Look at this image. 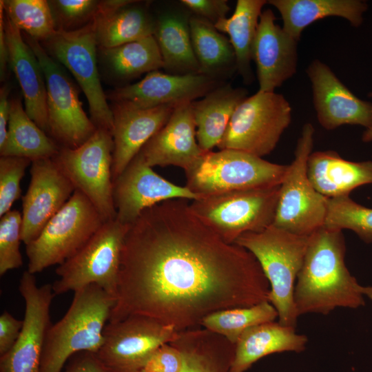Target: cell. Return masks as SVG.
Returning a JSON list of instances; mask_svg holds the SVG:
<instances>
[{"mask_svg": "<svg viewBox=\"0 0 372 372\" xmlns=\"http://www.w3.org/2000/svg\"><path fill=\"white\" fill-rule=\"evenodd\" d=\"M61 17L68 23L93 18L99 1L94 0H56L52 1Z\"/></svg>", "mask_w": 372, "mask_h": 372, "instance_id": "cell-41", "label": "cell"}, {"mask_svg": "<svg viewBox=\"0 0 372 372\" xmlns=\"http://www.w3.org/2000/svg\"><path fill=\"white\" fill-rule=\"evenodd\" d=\"M44 41L45 50L69 70L84 92L94 125L112 133L113 114L100 82L96 59L97 41L92 19L76 30L60 28Z\"/></svg>", "mask_w": 372, "mask_h": 372, "instance_id": "cell-13", "label": "cell"}, {"mask_svg": "<svg viewBox=\"0 0 372 372\" xmlns=\"http://www.w3.org/2000/svg\"><path fill=\"white\" fill-rule=\"evenodd\" d=\"M288 165L273 163L236 149L204 152L185 171L186 187L198 198L280 185Z\"/></svg>", "mask_w": 372, "mask_h": 372, "instance_id": "cell-5", "label": "cell"}, {"mask_svg": "<svg viewBox=\"0 0 372 372\" xmlns=\"http://www.w3.org/2000/svg\"><path fill=\"white\" fill-rule=\"evenodd\" d=\"M30 182L22 198L21 240L26 245L70 199L75 188L52 158L34 161Z\"/></svg>", "mask_w": 372, "mask_h": 372, "instance_id": "cell-18", "label": "cell"}, {"mask_svg": "<svg viewBox=\"0 0 372 372\" xmlns=\"http://www.w3.org/2000/svg\"><path fill=\"white\" fill-rule=\"evenodd\" d=\"M278 318L275 307L269 301H264L251 307L230 308L212 313L202 320L200 327L236 344L249 328L276 321Z\"/></svg>", "mask_w": 372, "mask_h": 372, "instance_id": "cell-35", "label": "cell"}, {"mask_svg": "<svg viewBox=\"0 0 372 372\" xmlns=\"http://www.w3.org/2000/svg\"><path fill=\"white\" fill-rule=\"evenodd\" d=\"M192 44L200 73L215 77L233 65L236 56L229 40L211 22L198 17L189 18Z\"/></svg>", "mask_w": 372, "mask_h": 372, "instance_id": "cell-33", "label": "cell"}, {"mask_svg": "<svg viewBox=\"0 0 372 372\" xmlns=\"http://www.w3.org/2000/svg\"><path fill=\"white\" fill-rule=\"evenodd\" d=\"M61 146L28 115L20 99L10 101V115L1 156L27 158L32 161L53 158Z\"/></svg>", "mask_w": 372, "mask_h": 372, "instance_id": "cell-31", "label": "cell"}, {"mask_svg": "<svg viewBox=\"0 0 372 372\" xmlns=\"http://www.w3.org/2000/svg\"><path fill=\"white\" fill-rule=\"evenodd\" d=\"M136 1H99L92 19L97 44L108 49L154 35L155 21L145 10L131 6Z\"/></svg>", "mask_w": 372, "mask_h": 372, "instance_id": "cell-24", "label": "cell"}, {"mask_svg": "<svg viewBox=\"0 0 372 372\" xmlns=\"http://www.w3.org/2000/svg\"><path fill=\"white\" fill-rule=\"evenodd\" d=\"M247 94L246 90L227 84L216 86L201 99L192 102L196 140L203 152L218 145L235 110Z\"/></svg>", "mask_w": 372, "mask_h": 372, "instance_id": "cell-28", "label": "cell"}, {"mask_svg": "<svg viewBox=\"0 0 372 372\" xmlns=\"http://www.w3.org/2000/svg\"><path fill=\"white\" fill-rule=\"evenodd\" d=\"M10 64L9 52L6 41L4 25V10L2 1H0V76L3 81L6 76L8 64Z\"/></svg>", "mask_w": 372, "mask_h": 372, "instance_id": "cell-46", "label": "cell"}, {"mask_svg": "<svg viewBox=\"0 0 372 372\" xmlns=\"http://www.w3.org/2000/svg\"><path fill=\"white\" fill-rule=\"evenodd\" d=\"M181 3L214 25L220 19L226 18L230 10L227 0H181Z\"/></svg>", "mask_w": 372, "mask_h": 372, "instance_id": "cell-42", "label": "cell"}, {"mask_svg": "<svg viewBox=\"0 0 372 372\" xmlns=\"http://www.w3.org/2000/svg\"><path fill=\"white\" fill-rule=\"evenodd\" d=\"M19 291L25 302L20 335L12 347L0 357V372H40L41 355L50 327V309L55 296L52 286H39L34 274L25 271Z\"/></svg>", "mask_w": 372, "mask_h": 372, "instance_id": "cell-15", "label": "cell"}, {"mask_svg": "<svg viewBox=\"0 0 372 372\" xmlns=\"http://www.w3.org/2000/svg\"><path fill=\"white\" fill-rule=\"evenodd\" d=\"M280 185L232 191L192 200V211L225 242L273 224Z\"/></svg>", "mask_w": 372, "mask_h": 372, "instance_id": "cell-6", "label": "cell"}, {"mask_svg": "<svg viewBox=\"0 0 372 372\" xmlns=\"http://www.w3.org/2000/svg\"><path fill=\"white\" fill-rule=\"evenodd\" d=\"M362 293L363 296H367L372 301V286H362Z\"/></svg>", "mask_w": 372, "mask_h": 372, "instance_id": "cell-48", "label": "cell"}, {"mask_svg": "<svg viewBox=\"0 0 372 372\" xmlns=\"http://www.w3.org/2000/svg\"><path fill=\"white\" fill-rule=\"evenodd\" d=\"M113 150L112 133L97 129L81 146L61 147L52 158L75 189L91 201L104 222L116 216L113 198Z\"/></svg>", "mask_w": 372, "mask_h": 372, "instance_id": "cell-11", "label": "cell"}, {"mask_svg": "<svg viewBox=\"0 0 372 372\" xmlns=\"http://www.w3.org/2000/svg\"><path fill=\"white\" fill-rule=\"evenodd\" d=\"M176 106L136 109L113 103L112 178L121 174L143 147L167 122Z\"/></svg>", "mask_w": 372, "mask_h": 372, "instance_id": "cell-22", "label": "cell"}, {"mask_svg": "<svg viewBox=\"0 0 372 372\" xmlns=\"http://www.w3.org/2000/svg\"><path fill=\"white\" fill-rule=\"evenodd\" d=\"M32 161L14 156H0V217L11 210L21 194V181Z\"/></svg>", "mask_w": 372, "mask_h": 372, "instance_id": "cell-39", "label": "cell"}, {"mask_svg": "<svg viewBox=\"0 0 372 372\" xmlns=\"http://www.w3.org/2000/svg\"><path fill=\"white\" fill-rule=\"evenodd\" d=\"M291 121V107L282 94L258 91L235 110L217 146L258 157L270 154Z\"/></svg>", "mask_w": 372, "mask_h": 372, "instance_id": "cell-10", "label": "cell"}, {"mask_svg": "<svg viewBox=\"0 0 372 372\" xmlns=\"http://www.w3.org/2000/svg\"><path fill=\"white\" fill-rule=\"evenodd\" d=\"M10 65L24 98L29 117L50 136L47 90L43 70L34 52L19 30L4 13Z\"/></svg>", "mask_w": 372, "mask_h": 372, "instance_id": "cell-23", "label": "cell"}, {"mask_svg": "<svg viewBox=\"0 0 372 372\" xmlns=\"http://www.w3.org/2000/svg\"><path fill=\"white\" fill-rule=\"evenodd\" d=\"M177 333L152 318L130 316L107 322L103 344L95 355L111 372H139L150 355L172 342Z\"/></svg>", "mask_w": 372, "mask_h": 372, "instance_id": "cell-14", "label": "cell"}, {"mask_svg": "<svg viewBox=\"0 0 372 372\" xmlns=\"http://www.w3.org/2000/svg\"><path fill=\"white\" fill-rule=\"evenodd\" d=\"M116 298L91 285L74 292L64 316L49 328L43 349L40 372H61L66 362L81 352L96 353Z\"/></svg>", "mask_w": 372, "mask_h": 372, "instance_id": "cell-3", "label": "cell"}, {"mask_svg": "<svg viewBox=\"0 0 372 372\" xmlns=\"http://www.w3.org/2000/svg\"><path fill=\"white\" fill-rule=\"evenodd\" d=\"M265 0H238L233 14L218 20L215 28L229 35L234 50L236 68L245 83L253 81L251 69L253 46Z\"/></svg>", "mask_w": 372, "mask_h": 372, "instance_id": "cell-32", "label": "cell"}, {"mask_svg": "<svg viewBox=\"0 0 372 372\" xmlns=\"http://www.w3.org/2000/svg\"><path fill=\"white\" fill-rule=\"evenodd\" d=\"M189 18L183 13L168 12L156 21L154 36L164 69L174 74L200 73L192 44Z\"/></svg>", "mask_w": 372, "mask_h": 372, "instance_id": "cell-30", "label": "cell"}, {"mask_svg": "<svg viewBox=\"0 0 372 372\" xmlns=\"http://www.w3.org/2000/svg\"><path fill=\"white\" fill-rule=\"evenodd\" d=\"M309 236L296 234L273 225L259 232L240 236L234 243L250 251L269 281L268 301L278 313V322L296 328L295 281L302 267Z\"/></svg>", "mask_w": 372, "mask_h": 372, "instance_id": "cell-4", "label": "cell"}, {"mask_svg": "<svg viewBox=\"0 0 372 372\" xmlns=\"http://www.w3.org/2000/svg\"><path fill=\"white\" fill-rule=\"evenodd\" d=\"M180 352L170 343L159 347L147 359L139 372H179Z\"/></svg>", "mask_w": 372, "mask_h": 372, "instance_id": "cell-40", "label": "cell"}, {"mask_svg": "<svg viewBox=\"0 0 372 372\" xmlns=\"http://www.w3.org/2000/svg\"><path fill=\"white\" fill-rule=\"evenodd\" d=\"M23 320H18L8 311L0 316V357L8 353L17 342L22 327Z\"/></svg>", "mask_w": 372, "mask_h": 372, "instance_id": "cell-43", "label": "cell"}, {"mask_svg": "<svg viewBox=\"0 0 372 372\" xmlns=\"http://www.w3.org/2000/svg\"><path fill=\"white\" fill-rule=\"evenodd\" d=\"M308 338L296 328L278 321L265 322L245 331L235 344L234 358L229 372H245L256 362L270 354L304 351Z\"/></svg>", "mask_w": 372, "mask_h": 372, "instance_id": "cell-26", "label": "cell"}, {"mask_svg": "<svg viewBox=\"0 0 372 372\" xmlns=\"http://www.w3.org/2000/svg\"><path fill=\"white\" fill-rule=\"evenodd\" d=\"M276 20L271 9L262 12L253 46L260 92H274L297 70L298 41Z\"/></svg>", "mask_w": 372, "mask_h": 372, "instance_id": "cell-20", "label": "cell"}, {"mask_svg": "<svg viewBox=\"0 0 372 372\" xmlns=\"http://www.w3.org/2000/svg\"><path fill=\"white\" fill-rule=\"evenodd\" d=\"M130 225L116 218L103 223L90 239L56 269L52 284L61 295L96 285L116 298L122 250Z\"/></svg>", "mask_w": 372, "mask_h": 372, "instance_id": "cell-7", "label": "cell"}, {"mask_svg": "<svg viewBox=\"0 0 372 372\" xmlns=\"http://www.w3.org/2000/svg\"><path fill=\"white\" fill-rule=\"evenodd\" d=\"M23 37L39 60L45 77L50 136L61 147L81 146L97 128L83 109L78 89L39 41Z\"/></svg>", "mask_w": 372, "mask_h": 372, "instance_id": "cell-12", "label": "cell"}, {"mask_svg": "<svg viewBox=\"0 0 372 372\" xmlns=\"http://www.w3.org/2000/svg\"><path fill=\"white\" fill-rule=\"evenodd\" d=\"M342 231L322 227L309 236L294 289L298 317L307 313L327 315L336 308L364 305L360 285L344 262Z\"/></svg>", "mask_w": 372, "mask_h": 372, "instance_id": "cell-2", "label": "cell"}, {"mask_svg": "<svg viewBox=\"0 0 372 372\" xmlns=\"http://www.w3.org/2000/svg\"><path fill=\"white\" fill-rule=\"evenodd\" d=\"M196 140L192 102L176 106L165 125L138 153L147 165H174L187 171L204 154Z\"/></svg>", "mask_w": 372, "mask_h": 372, "instance_id": "cell-21", "label": "cell"}, {"mask_svg": "<svg viewBox=\"0 0 372 372\" xmlns=\"http://www.w3.org/2000/svg\"><path fill=\"white\" fill-rule=\"evenodd\" d=\"M317 118L322 127L334 130L344 125L372 128V103L354 95L330 68L318 59L307 69Z\"/></svg>", "mask_w": 372, "mask_h": 372, "instance_id": "cell-19", "label": "cell"}, {"mask_svg": "<svg viewBox=\"0 0 372 372\" xmlns=\"http://www.w3.org/2000/svg\"><path fill=\"white\" fill-rule=\"evenodd\" d=\"M187 200L155 205L130 225L108 322L143 316L180 331L216 311L268 301L269 283L254 256L223 240Z\"/></svg>", "mask_w": 372, "mask_h": 372, "instance_id": "cell-1", "label": "cell"}, {"mask_svg": "<svg viewBox=\"0 0 372 372\" xmlns=\"http://www.w3.org/2000/svg\"><path fill=\"white\" fill-rule=\"evenodd\" d=\"M5 14L19 30L38 41H45L56 32L55 19L45 0L1 1Z\"/></svg>", "mask_w": 372, "mask_h": 372, "instance_id": "cell-36", "label": "cell"}, {"mask_svg": "<svg viewBox=\"0 0 372 372\" xmlns=\"http://www.w3.org/2000/svg\"><path fill=\"white\" fill-rule=\"evenodd\" d=\"M63 372H111L97 358L95 353L81 352L73 358Z\"/></svg>", "mask_w": 372, "mask_h": 372, "instance_id": "cell-44", "label": "cell"}, {"mask_svg": "<svg viewBox=\"0 0 372 372\" xmlns=\"http://www.w3.org/2000/svg\"><path fill=\"white\" fill-rule=\"evenodd\" d=\"M116 219L131 225L146 209L171 199L194 200L186 186L174 184L156 173L138 154L113 182Z\"/></svg>", "mask_w": 372, "mask_h": 372, "instance_id": "cell-16", "label": "cell"}, {"mask_svg": "<svg viewBox=\"0 0 372 372\" xmlns=\"http://www.w3.org/2000/svg\"><path fill=\"white\" fill-rule=\"evenodd\" d=\"M182 356L179 372H229L235 344L205 328L178 331L169 342Z\"/></svg>", "mask_w": 372, "mask_h": 372, "instance_id": "cell-27", "label": "cell"}, {"mask_svg": "<svg viewBox=\"0 0 372 372\" xmlns=\"http://www.w3.org/2000/svg\"><path fill=\"white\" fill-rule=\"evenodd\" d=\"M349 229L364 242H372V208L361 205L349 196L329 198L324 226Z\"/></svg>", "mask_w": 372, "mask_h": 372, "instance_id": "cell-37", "label": "cell"}, {"mask_svg": "<svg viewBox=\"0 0 372 372\" xmlns=\"http://www.w3.org/2000/svg\"><path fill=\"white\" fill-rule=\"evenodd\" d=\"M307 172L314 188L327 198L349 196L355 188L372 184V161H347L331 150L311 152Z\"/></svg>", "mask_w": 372, "mask_h": 372, "instance_id": "cell-25", "label": "cell"}, {"mask_svg": "<svg viewBox=\"0 0 372 372\" xmlns=\"http://www.w3.org/2000/svg\"><path fill=\"white\" fill-rule=\"evenodd\" d=\"M105 223L91 201L75 189L40 234L25 245L28 271L35 274L74 255Z\"/></svg>", "mask_w": 372, "mask_h": 372, "instance_id": "cell-8", "label": "cell"}, {"mask_svg": "<svg viewBox=\"0 0 372 372\" xmlns=\"http://www.w3.org/2000/svg\"><path fill=\"white\" fill-rule=\"evenodd\" d=\"M315 130L305 123L298 139L294 159L280 183L273 225L290 232L310 236L324 226L329 198L309 179L307 166L313 146Z\"/></svg>", "mask_w": 372, "mask_h": 372, "instance_id": "cell-9", "label": "cell"}, {"mask_svg": "<svg viewBox=\"0 0 372 372\" xmlns=\"http://www.w3.org/2000/svg\"><path fill=\"white\" fill-rule=\"evenodd\" d=\"M216 82L214 76L201 73L174 74L157 70L140 81L114 90L107 98L113 103L136 109L178 106L204 96L216 87Z\"/></svg>", "mask_w": 372, "mask_h": 372, "instance_id": "cell-17", "label": "cell"}, {"mask_svg": "<svg viewBox=\"0 0 372 372\" xmlns=\"http://www.w3.org/2000/svg\"><path fill=\"white\" fill-rule=\"evenodd\" d=\"M22 214L11 209L0 217V276L23 265L20 251Z\"/></svg>", "mask_w": 372, "mask_h": 372, "instance_id": "cell-38", "label": "cell"}, {"mask_svg": "<svg viewBox=\"0 0 372 372\" xmlns=\"http://www.w3.org/2000/svg\"><path fill=\"white\" fill-rule=\"evenodd\" d=\"M280 13L283 30L298 41L304 29L328 17H339L360 26L368 5L360 0H269Z\"/></svg>", "mask_w": 372, "mask_h": 372, "instance_id": "cell-29", "label": "cell"}, {"mask_svg": "<svg viewBox=\"0 0 372 372\" xmlns=\"http://www.w3.org/2000/svg\"><path fill=\"white\" fill-rule=\"evenodd\" d=\"M8 86L1 87L0 90V146L6 138L10 115V101L8 99Z\"/></svg>", "mask_w": 372, "mask_h": 372, "instance_id": "cell-45", "label": "cell"}, {"mask_svg": "<svg viewBox=\"0 0 372 372\" xmlns=\"http://www.w3.org/2000/svg\"><path fill=\"white\" fill-rule=\"evenodd\" d=\"M101 52L112 72L123 79L164 68L154 35L114 48L101 49Z\"/></svg>", "mask_w": 372, "mask_h": 372, "instance_id": "cell-34", "label": "cell"}, {"mask_svg": "<svg viewBox=\"0 0 372 372\" xmlns=\"http://www.w3.org/2000/svg\"><path fill=\"white\" fill-rule=\"evenodd\" d=\"M369 96L372 98V92L369 94ZM362 140L364 143L372 141V128L366 129L362 134Z\"/></svg>", "mask_w": 372, "mask_h": 372, "instance_id": "cell-47", "label": "cell"}]
</instances>
